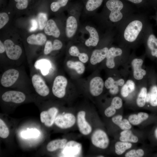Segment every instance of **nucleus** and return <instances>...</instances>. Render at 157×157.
Instances as JSON below:
<instances>
[{
  "label": "nucleus",
  "mask_w": 157,
  "mask_h": 157,
  "mask_svg": "<svg viewBox=\"0 0 157 157\" xmlns=\"http://www.w3.org/2000/svg\"><path fill=\"white\" fill-rule=\"evenodd\" d=\"M145 24L140 19L132 20L126 26L123 34L124 40L129 43L136 41L142 34Z\"/></svg>",
  "instance_id": "1"
},
{
  "label": "nucleus",
  "mask_w": 157,
  "mask_h": 157,
  "mask_svg": "<svg viewBox=\"0 0 157 157\" xmlns=\"http://www.w3.org/2000/svg\"><path fill=\"white\" fill-rule=\"evenodd\" d=\"M108 9L110 11L109 18L112 22H116L120 21L123 18V15L121 11L124 5L119 0H109L106 3Z\"/></svg>",
  "instance_id": "2"
},
{
  "label": "nucleus",
  "mask_w": 157,
  "mask_h": 157,
  "mask_svg": "<svg viewBox=\"0 0 157 157\" xmlns=\"http://www.w3.org/2000/svg\"><path fill=\"white\" fill-rule=\"evenodd\" d=\"M90 139L92 144L99 149H105L109 144V139L107 134L100 129H97L93 132Z\"/></svg>",
  "instance_id": "3"
},
{
  "label": "nucleus",
  "mask_w": 157,
  "mask_h": 157,
  "mask_svg": "<svg viewBox=\"0 0 157 157\" xmlns=\"http://www.w3.org/2000/svg\"><path fill=\"white\" fill-rule=\"evenodd\" d=\"M54 123L56 126L63 129L71 128L76 123V116L71 112L63 113L57 116Z\"/></svg>",
  "instance_id": "4"
},
{
  "label": "nucleus",
  "mask_w": 157,
  "mask_h": 157,
  "mask_svg": "<svg viewBox=\"0 0 157 157\" xmlns=\"http://www.w3.org/2000/svg\"><path fill=\"white\" fill-rule=\"evenodd\" d=\"M86 112L84 110L78 111L76 115V124L80 132L84 135H88L92 131V128L86 118Z\"/></svg>",
  "instance_id": "5"
},
{
  "label": "nucleus",
  "mask_w": 157,
  "mask_h": 157,
  "mask_svg": "<svg viewBox=\"0 0 157 157\" xmlns=\"http://www.w3.org/2000/svg\"><path fill=\"white\" fill-rule=\"evenodd\" d=\"M67 84V79L62 75L57 76L55 78L52 88L53 94L56 97L61 98L65 95Z\"/></svg>",
  "instance_id": "6"
},
{
  "label": "nucleus",
  "mask_w": 157,
  "mask_h": 157,
  "mask_svg": "<svg viewBox=\"0 0 157 157\" xmlns=\"http://www.w3.org/2000/svg\"><path fill=\"white\" fill-rule=\"evenodd\" d=\"M33 85L37 93L42 97L48 95L49 89L42 78L39 74H35L32 77Z\"/></svg>",
  "instance_id": "7"
},
{
  "label": "nucleus",
  "mask_w": 157,
  "mask_h": 157,
  "mask_svg": "<svg viewBox=\"0 0 157 157\" xmlns=\"http://www.w3.org/2000/svg\"><path fill=\"white\" fill-rule=\"evenodd\" d=\"M19 75V71L14 69H10L5 71L0 80L1 84L4 87H9L16 82Z\"/></svg>",
  "instance_id": "8"
},
{
  "label": "nucleus",
  "mask_w": 157,
  "mask_h": 157,
  "mask_svg": "<svg viewBox=\"0 0 157 157\" xmlns=\"http://www.w3.org/2000/svg\"><path fill=\"white\" fill-rule=\"evenodd\" d=\"M6 55L10 59L16 60L18 59L22 53L21 48L15 44L11 40L7 39L4 42Z\"/></svg>",
  "instance_id": "9"
},
{
  "label": "nucleus",
  "mask_w": 157,
  "mask_h": 157,
  "mask_svg": "<svg viewBox=\"0 0 157 157\" xmlns=\"http://www.w3.org/2000/svg\"><path fill=\"white\" fill-rule=\"evenodd\" d=\"M82 148L81 144L74 140L67 141L63 149L62 154L65 157H76L81 154Z\"/></svg>",
  "instance_id": "10"
},
{
  "label": "nucleus",
  "mask_w": 157,
  "mask_h": 157,
  "mask_svg": "<svg viewBox=\"0 0 157 157\" xmlns=\"http://www.w3.org/2000/svg\"><path fill=\"white\" fill-rule=\"evenodd\" d=\"M146 37V44L150 56L153 58L157 59V38L151 26L147 31Z\"/></svg>",
  "instance_id": "11"
},
{
  "label": "nucleus",
  "mask_w": 157,
  "mask_h": 157,
  "mask_svg": "<svg viewBox=\"0 0 157 157\" xmlns=\"http://www.w3.org/2000/svg\"><path fill=\"white\" fill-rule=\"evenodd\" d=\"M58 112V109L55 107L51 108L47 111H42L40 114L41 122L47 127L52 126L55 122Z\"/></svg>",
  "instance_id": "12"
},
{
  "label": "nucleus",
  "mask_w": 157,
  "mask_h": 157,
  "mask_svg": "<svg viewBox=\"0 0 157 157\" xmlns=\"http://www.w3.org/2000/svg\"><path fill=\"white\" fill-rule=\"evenodd\" d=\"M1 98L3 101L6 102L20 104L25 101L26 96L23 93L21 92L10 90L3 93Z\"/></svg>",
  "instance_id": "13"
},
{
  "label": "nucleus",
  "mask_w": 157,
  "mask_h": 157,
  "mask_svg": "<svg viewBox=\"0 0 157 157\" xmlns=\"http://www.w3.org/2000/svg\"><path fill=\"white\" fill-rule=\"evenodd\" d=\"M104 85V81L101 77L96 76L91 80L89 84V91L92 95L98 96L103 92Z\"/></svg>",
  "instance_id": "14"
},
{
  "label": "nucleus",
  "mask_w": 157,
  "mask_h": 157,
  "mask_svg": "<svg viewBox=\"0 0 157 157\" xmlns=\"http://www.w3.org/2000/svg\"><path fill=\"white\" fill-rule=\"evenodd\" d=\"M143 63V60L138 58H135L131 62L133 76L136 80H140L142 79L147 74L146 70L142 68Z\"/></svg>",
  "instance_id": "15"
},
{
  "label": "nucleus",
  "mask_w": 157,
  "mask_h": 157,
  "mask_svg": "<svg viewBox=\"0 0 157 157\" xmlns=\"http://www.w3.org/2000/svg\"><path fill=\"white\" fill-rule=\"evenodd\" d=\"M123 53L121 49L113 47L110 48L107 53L106 58V65L109 69H113L115 66L114 61L115 57L121 56Z\"/></svg>",
  "instance_id": "16"
},
{
  "label": "nucleus",
  "mask_w": 157,
  "mask_h": 157,
  "mask_svg": "<svg viewBox=\"0 0 157 157\" xmlns=\"http://www.w3.org/2000/svg\"><path fill=\"white\" fill-rule=\"evenodd\" d=\"M153 78L152 83L149 92L147 93L146 101L151 106L156 107L157 106V84L155 78Z\"/></svg>",
  "instance_id": "17"
},
{
  "label": "nucleus",
  "mask_w": 157,
  "mask_h": 157,
  "mask_svg": "<svg viewBox=\"0 0 157 157\" xmlns=\"http://www.w3.org/2000/svg\"><path fill=\"white\" fill-rule=\"evenodd\" d=\"M108 49L107 47H105L102 49L94 50L90 58L91 63L95 65L103 60L106 58Z\"/></svg>",
  "instance_id": "18"
},
{
  "label": "nucleus",
  "mask_w": 157,
  "mask_h": 157,
  "mask_svg": "<svg viewBox=\"0 0 157 157\" xmlns=\"http://www.w3.org/2000/svg\"><path fill=\"white\" fill-rule=\"evenodd\" d=\"M85 28L89 33L90 36L85 41V44L88 47L96 46L97 45L99 40L97 31L94 28L89 26H86Z\"/></svg>",
  "instance_id": "19"
},
{
  "label": "nucleus",
  "mask_w": 157,
  "mask_h": 157,
  "mask_svg": "<svg viewBox=\"0 0 157 157\" xmlns=\"http://www.w3.org/2000/svg\"><path fill=\"white\" fill-rule=\"evenodd\" d=\"M78 24L76 19L73 16L69 17L66 21V34L67 36L70 38L75 34L77 28Z\"/></svg>",
  "instance_id": "20"
},
{
  "label": "nucleus",
  "mask_w": 157,
  "mask_h": 157,
  "mask_svg": "<svg viewBox=\"0 0 157 157\" xmlns=\"http://www.w3.org/2000/svg\"><path fill=\"white\" fill-rule=\"evenodd\" d=\"M44 32L47 35H52L56 38H58L60 34V31L55 22L51 19L48 21L44 28Z\"/></svg>",
  "instance_id": "21"
},
{
  "label": "nucleus",
  "mask_w": 157,
  "mask_h": 157,
  "mask_svg": "<svg viewBox=\"0 0 157 157\" xmlns=\"http://www.w3.org/2000/svg\"><path fill=\"white\" fill-rule=\"evenodd\" d=\"M67 142V140L65 138L53 140L47 144V149L49 151L52 152L59 149H63Z\"/></svg>",
  "instance_id": "22"
},
{
  "label": "nucleus",
  "mask_w": 157,
  "mask_h": 157,
  "mask_svg": "<svg viewBox=\"0 0 157 157\" xmlns=\"http://www.w3.org/2000/svg\"><path fill=\"white\" fill-rule=\"evenodd\" d=\"M46 40V36L42 33H39L36 35L32 34L29 36L27 39V42L28 44L38 45L44 44Z\"/></svg>",
  "instance_id": "23"
},
{
  "label": "nucleus",
  "mask_w": 157,
  "mask_h": 157,
  "mask_svg": "<svg viewBox=\"0 0 157 157\" xmlns=\"http://www.w3.org/2000/svg\"><path fill=\"white\" fill-rule=\"evenodd\" d=\"M122 116L121 115H117L113 117L112 120L115 124L122 130L130 129L132 126L129 120L126 119H122Z\"/></svg>",
  "instance_id": "24"
},
{
  "label": "nucleus",
  "mask_w": 157,
  "mask_h": 157,
  "mask_svg": "<svg viewBox=\"0 0 157 157\" xmlns=\"http://www.w3.org/2000/svg\"><path fill=\"white\" fill-rule=\"evenodd\" d=\"M149 117V115L147 113L140 112L137 114H133L130 115L128 117V120L132 125H137L147 119Z\"/></svg>",
  "instance_id": "25"
},
{
  "label": "nucleus",
  "mask_w": 157,
  "mask_h": 157,
  "mask_svg": "<svg viewBox=\"0 0 157 157\" xmlns=\"http://www.w3.org/2000/svg\"><path fill=\"white\" fill-rule=\"evenodd\" d=\"M120 141L135 143L138 141L137 136L134 135L130 129L124 130L120 133Z\"/></svg>",
  "instance_id": "26"
},
{
  "label": "nucleus",
  "mask_w": 157,
  "mask_h": 157,
  "mask_svg": "<svg viewBox=\"0 0 157 157\" xmlns=\"http://www.w3.org/2000/svg\"><path fill=\"white\" fill-rule=\"evenodd\" d=\"M135 88V84L131 80H128L122 86L121 91L122 96L124 97H127L129 94L133 92Z\"/></svg>",
  "instance_id": "27"
},
{
  "label": "nucleus",
  "mask_w": 157,
  "mask_h": 157,
  "mask_svg": "<svg viewBox=\"0 0 157 157\" xmlns=\"http://www.w3.org/2000/svg\"><path fill=\"white\" fill-rule=\"evenodd\" d=\"M69 53L71 56L78 57L79 60L83 63H85L88 60V55L84 53H80L76 46H71L69 49Z\"/></svg>",
  "instance_id": "28"
},
{
  "label": "nucleus",
  "mask_w": 157,
  "mask_h": 157,
  "mask_svg": "<svg viewBox=\"0 0 157 157\" xmlns=\"http://www.w3.org/2000/svg\"><path fill=\"white\" fill-rule=\"evenodd\" d=\"M66 65L69 68L75 70L78 74H82L85 71V66L81 61L69 60L67 62Z\"/></svg>",
  "instance_id": "29"
},
{
  "label": "nucleus",
  "mask_w": 157,
  "mask_h": 157,
  "mask_svg": "<svg viewBox=\"0 0 157 157\" xmlns=\"http://www.w3.org/2000/svg\"><path fill=\"white\" fill-rule=\"evenodd\" d=\"M132 144L130 142L118 141L115 144V151L116 154L119 155L124 153L127 150L131 148Z\"/></svg>",
  "instance_id": "30"
},
{
  "label": "nucleus",
  "mask_w": 157,
  "mask_h": 157,
  "mask_svg": "<svg viewBox=\"0 0 157 157\" xmlns=\"http://www.w3.org/2000/svg\"><path fill=\"white\" fill-rule=\"evenodd\" d=\"M147 93L146 87H143L141 88L136 99V104L139 107H143L145 105Z\"/></svg>",
  "instance_id": "31"
},
{
  "label": "nucleus",
  "mask_w": 157,
  "mask_h": 157,
  "mask_svg": "<svg viewBox=\"0 0 157 157\" xmlns=\"http://www.w3.org/2000/svg\"><path fill=\"white\" fill-rule=\"evenodd\" d=\"M40 134L39 131L36 129H28L22 131L21 133L22 137L24 138H36L38 137Z\"/></svg>",
  "instance_id": "32"
},
{
  "label": "nucleus",
  "mask_w": 157,
  "mask_h": 157,
  "mask_svg": "<svg viewBox=\"0 0 157 157\" xmlns=\"http://www.w3.org/2000/svg\"><path fill=\"white\" fill-rule=\"evenodd\" d=\"M36 65L41 70L43 75H46L47 74L50 66V63L48 60H40Z\"/></svg>",
  "instance_id": "33"
},
{
  "label": "nucleus",
  "mask_w": 157,
  "mask_h": 157,
  "mask_svg": "<svg viewBox=\"0 0 157 157\" xmlns=\"http://www.w3.org/2000/svg\"><path fill=\"white\" fill-rule=\"evenodd\" d=\"M103 0H88L85 7L88 11H92L99 7L101 4Z\"/></svg>",
  "instance_id": "34"
},
{
  "label": "nucleus",
  "mask_w": 157,
  "mask_h": 157,
  "mask_svg": "<svg viewBox=\"0 0 157 157\" xmlns=\"http://www.w3.org/2000/svg\"><path fill=\"white\" fill-rule=\"evenodd\" d=\"M38 20L39 29L42 30L44 28L48 21L47 15L44 13H40L38 16Z\"/></svg>",
  "instance_id": "35"
},
{
  "label": "nucleus",
  "mask_w": 157,
  "mask_h": 157,
  "mask_svg": "<svg viewBox=\"0 0 157 157\" xmlns=\"http://www.w3.org/2000/svg\"><path fill=\"white\" fill-rule=\"evenodd\" d=\"M68 1V0H58L57 1L53 2L51 5V9L53 12H56L60 8L65 6Z\"/></svg>",
  "instance_id": "36"
},
{
  "label": "nucleus",
  "mask_w": 157,
  "mask_h": 157,
  "mask_svg": "<svg viewBox=\"0 0 157 157\" xmlns=\"http://www.w3.org/2000/svg\"><path fill=\"white\" fill-rule=\"evenodd\" d=\"M8 128L4 122L0 119V137L3 138H7L9 135Z\"/></svg>",
  "instance_id": "37"
},
{
  "label": "nucleus",
  "mask_w": 157,
  "mask_h": 157,
  "mask_svg": "<svg viewBox=\"0 0 157 157\" xmlns=\"http://www.w3.org/2000/svg\"><path fill=\"white\" fill-rule=\"evenodd\" d=\"M144 154V151L142 149H133L126 153L125 156L126 157H141Z\"/></svg>",
  "instance_id": "38"
},
{
  "label": "nucleus",
  "mask_w": 157,
  "mask_h": 157,
  "mask_svg": "<svg viewBox=\"0 0 157 157\" xmlns=\"http://www.w3.org/2000/svg\"><path fill=\"white\" fill-rule=\"evenodd\" d=\"M123 105V101L121 98L118 97H115L113 98L110 106L116 110L120 109Z\"/></svg>",
  "instance_id": "39"
},
{
  "label": "nucleus",
  "mask_w": 157,
  "mask_h": 157,
  "mask_svg": "<svg viewBox=\"0 0 157 157\" xmlns=\"http://www.w3.org/2000/svg\"><path fill=\"white\" fill-rule=\"evenodd\" d=\"M9 17L6 13L2 12L0 13V28H2L8 22Z\"/></svg>",
  "instance_id": "40"
},
{
  "label": "nucleus",
  "mask_w": 157,
  "mask_h": 157,
  "mask_svg": "<svg viewBox=\"0 0 157 157\" xmlns=\"http://www.w3.org/2000/svg\"><path fill=\"white\" fill-rule=\"evenodd\" d=\"M17 3L16 7L18 9L23 10L27 8L28 4V0H14Z\"/></svg>",
  "instance_id": "41"
},
{
  "label": "nucleus",
  "mask_w": 157,
  "mask_h": 157,
  "mask_svg": "<svg viewBox=\"0 0 157 157\" xmlns=\"http://www.w3.org/2000/svg\"><path fill=\"white\" fill-rule=\"evenodd\" d=\"M116 109L110 105L107 108L104 110L105 115L108 117H110L113 116L115 113Z\"/></svg>",
  "instance_id": "42"
},
{
  "label": "nucleus",
  "mask_w": 157,
  "mask_h": 157,
  "mask_svg": "<svg viewBox=\"0 0 157 157\" xmlns=\"http://www.w3.org/2000/svg\"><path fill=\"white\" fill-rule=\"evenodd\" d=\"M52 51H53V44L50 41L48 40L46 42L44 46V54L45 55H48Z\"/></svg>",
  "instance_id": "43"
},
{
  "label": "nucleus",
  "mask_w": 157,
  "mask_h": 157,
  "mask_svg": "<svg viewBox=\"0 0 157 157\" xmlns=\"http://www.w3.org/2000/svg\"><path fill=\"white\" fill-rule=\"evenodd\" d=\"M116 83V81H115L113 78L109 77L105 81L104 85L106 89H109Z\"/></svg>",
  "instance_id": "44"
},
{
  "label": "nucleus",
  "mask_w": 157,
  "mask_h": 157,
  "mask_svg": "<svg viewBox=\"0 0 157 157\" xmlns=\"http://www.w3.org/2000/svg\"><path fill=\"white\" fill-rule=\"evenodd\" d=\"M63 46L61 42L58 39L54 40L53 43V51L57 50L60 49Z\"/></svg>",
  "instance_id": "45"
},
{
  "label": "nucleus",
  "mask_w": 157,
  "mask_h": 157,
  "mask_svg": "<svg viewBox=\"0 0 157 157\" xmlns=\"http://www.w3.org/2000/svg\"><path fill=\"white\" fill-rule=\"evenodd\" d=\"M116 83L109 89V92L112 95H115L117 94L119 91V86L117 84L116 81Z\"/></svg>",
  "instance_id": "46"
},
{
  "label": "nucleus",
  "mask_w": 157,
  "mask_h": 157,
  "mask_svg": "<svg viewBox=\"0 0 157 157\" xmlns=\"http://www.w3.org/2000/svg\"><path fill=\"white\" fill-rule=\"evenodd\" d=\"M32 26L29 30L30 32L35 31L37 29L38 27V24L37 21L35 19H32L31 20Z\"/></svg>",
  "instance_id": "47"
},
{
  "label": "nucleus",
  "mask_w": 157,
  "mask_h": 157,
  "mask_svg": "<svg viewBox=\"0 0 157 157\" xmlns=\"http://www.w3.org/2000/svg\"><path fill=\"white\" fill-rule=\"evenodd\" d=\"M6 51L5 48L4 44L1 40L0 41V53H2Z\"/></svg>",
  "instance_id": "48"
},
{
  "label": "nucleus",
  "mask_w": 157,
  "mask_h": 157,
  "mask_svg": "<svg viewBox=\"0 0 157 157\" xmlns=\"http://www.w3.org/2000/svg\"><path fill=\"white\" fill-rule=\"evenodd\" d=\"M133 3L138 4L141 3L143 0H128Z\"/></svg>",
  "instance_id": "49"
},
{
  "label": "nucleus",
  "mask_w": 157,
  "mask_h": 157,
  "mask_svg": "<svg viewBox=\"0 0 157 157\" xmlns=\"http://www.w3.org/2000/svg\"><path fill=\"white\" fill-rule=\"evenodd\" d=\"M155 135L156 138L157 139V128L155 130Z\"/></svg>",
  "instance_id": "50"
},
{
  "label": "nucleus",
  "mask_w": 157,
  "mask_h": 157,
  "mask_svg": "<svg viewBox=\"0 0 157 157\" xmlns=\"http://www.w3.org/2000/svg\"><path fill=\"white\" fill-rule=\"evenodd\" d=\"M154 18L157 23V12L156 13V15L154 16Z\"/></svg>",
  "instance_id": "51"
},
{
  "label": "nucleus",
  "mask_w": 157,
  "mask_h": 157,
  "mask_svg": "<svg viewBox=\"0 0 157 157\" xmlns=\"http://www.w3.org/2000/svg\"><path fill=\"white\" fill-rule=\"evenodd\" d=\"M98 157H104V156H102V155H99L98 156H97Z\"/></svg>",
  "instance_id": "52"
}]
</instances>
